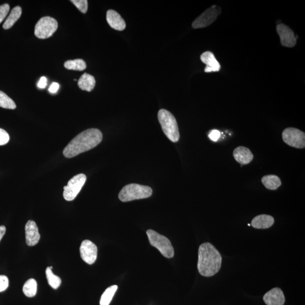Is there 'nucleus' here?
<instances>
[{
    "label": "nucleus",
    "mask_w": 305,
    "mask_h": 305,
    "mask_svg": "<svg viewBox=\"0 0 305 305\" xmlns=\"http://www.w3.org/2000/svg\"><path fill=\"white\" fill-rule=\"evenodd\" d=\"M262 183L264 186L269 190H276L281 185V180L275 175L264 176L262 178Z\"/></svg>",
    "instance_id": "obj_19"
},
{
    "label": "nucleus",
    "mask_w": 305,
    "mask_h": 305,
    "mask_svg": "<svg viewBox=\"0 0 305 305\" xmlns=\"http://www.w3.org/2000/svg\"><path fill=\"white\" fill-rule=\"evenodd\" d=\"M46 272L49 284L55 289L59 288L62 282L61 278L55 275L50 267L47 268Z\"/></svg>",
    "instance_id": "obj_24"
},
{
    "label": "nucleus",
    "mask_w": 305,
    "mask_h": 305,
    "mask_svg": "<svg viewBox=\"0 0 305 305\" xmlns=\"http://www.w3.org/2000/svg\"><path fill=\"white\" fill-rule=\"evenodd\" d=\"M263 300L267 305H284L285 298L280 288H275L267 291L263 296Z\"/></svg>",
    "instance_id": "obj_13"
},
{
    "label": "nucleus",
    "mask_w": 305,
    "mask_h": 305,
    "mask_svg": "<svg viewBox=\"0 0 305 305\" xmlns=\"http://www.w3.org/2000/svg\"><path fill=\"white\" fill-rule=\"evenodd\" d=\"M275 219L272 216L266 214L255 216L251 222V226L256 229H267L272 226Z\"/></svg>",
    "instance_id": "obj_17"
},
{
    "label": "nucleus",
    "mask_w": 305,
    "mask_h": 305,
    "mask_svg": "<svg viewBox=\"0 0 305 305\" xmlns=\"http://www.w3.org/2000/svg\"><path fill=\"white\" fill-rule=\"evenodd\" d=\"M152 189L148 186L138 184L126 185L119 193V198L122 202H129L147 198L152 196Z\"/></svg>",
    "instance_id": "obj_4"
},
{
    "label": "nucleus",
    "mask_w": 305,
    "mask_h": 305,
    "mask_svg": "<svg viewBox=\"0 0 305 305\" xmlns=\"http://www.w3.org/2000/svg\"><path fill=\"white\" fill-rule=\"evenodd\" d=\"M57 28L58 22L54 18L44 17L35 26V35L39 39H47L52 36Z\"/></svg>",
    "instance_id": "obj_6"
},
{
    "label": "nucleus",
    "mask_w": 305,
    "mask_h": 305,
    "mask_svg": "<svg viewBox=\"0 0 305 305\" xmlns=\"http://www.w3.org/2000/svg\"><path fill=\"white\" fill-rule=\"evenodd\" d=\"M277 33L279 35L282 46L288 48H293L296 44V38L294 34L288 26L284 24L277 26Z\"/></svg>",
    "instance_id": "obj_11"
},
{
    "label": "nucleus",
    "mask_w": 305,
    "mask_h": 305,
    "mask_svg": "<svg viewBox=\"0 0 305 305\" xmlns=\"http://www.w3.org/2000/svg\"><path fill=\"white\" fill-rule=\"evenodd\" d=\"M219 251L209 242L203 243L198 249L197 268L203 276L211 277L217 273L222 266Z\"/></svg>",
    "instance_id": "obj_2"
},
{
    "label": "nucleus",
    "mask_w": 305,
    "mask_h": 305,
    "mask_svg": "<svg viewBox=\"0 0 305 305\" xmlns=\"http://www.w3.org/2000/svg\"><path fill=\"white\" fill-rule=\"evenodd\" d=\"M233 155L235 160L242 165L249 164L254 158L253 154L250 150L246 147H242V146L234 150Z\"/></svg>",
    "instance_id": "obj_15"
},
{
    "label": "nucleus",
    "mask_w": 305,
    "mask_h": 305,
    "mask_svg": "<svg viewBox=\"0 0 305 305\" xmlns=\"http://www.w3.org/2000/svg\"><path fill=\"white\" fill-rule=\"evenodd\" d=\"M158 121L165 135L172 142H178L180 134L178 123L175 117L165 109H161L158 113Z\"/></svg>",
    "instance_id": "obj_3"
},
{
    "label": "nucleus",
    "mask_w": 305,
    "mask_h": 305,
    "mask_svg": "<svg viewBox=\"0 0 305 305\" xmlns=\"http://www.w3.org/2000/svg\"><path fill=\"white\" fill-rule=\"evenodd\" d=\"M22 15V8L20 7H16L13 9L11 14L7 18L5 23L4 24L3 28L8 30L13 27L16 22L20 19Z\"/></svg>",
    "instance_id": "obj_20"
},
{
    "label": "nucleus",
    "mask_w": 305,
    "mask_h": 305,
    "mask_svg": "<svg viewBox=\"0 0 305 305\" xmlns=\"http://www.w3.org/2000/svg\"><path fill=\"white\" fill-rule=\"evenodd\" d=\"M10 140V135L5 130L0 129V145L7 144Z\"/></svg>",
    "instance_id": "obj_28"
},
{
    "label": "nucleus",
    "mask_w": 305,
    "mask_h": 305,
    "mask_svg": "<svg viewBox=\"0 0 305 305\" xmlns=\"http://www.w3.org/2000/svg\"><path fill=\"white\" fill-rule=\"evenodd\" d=\"M9 286V279L5 275H0V292L6 290Z\"/></svg>",
    "instance_id": "obj_29"
},
{
    "label": "nucleus",
    "mask_w": 305,
    "mask_h": 305,
    "mask_svg": "<svg viewBox=\"0 0 305 305\" xmlns=\"http://www.w3.org/2000/svg\"><path fill=\"white\" fill-rule=\"evenodd\" d=\"M150 245L156 247L160 253L167 258H171L174 255V249L168 238L152 229L147 231Z\"/></svg>",
    "instance_id": "obj_5"
},
{
    "label": "nucleus",
    "mask_w": 305,
    "mask_h": 305,
    "mask_svg": "<svg viewBox=\"0 0 305 305\" xmlns=\"http://www.w3.org/2000/svg\"><path fill=\"white\" fill-rule=\"evenodd\" d=\"M47 86V79L45 77H43L40 79V81L38 84L39 88L41 89H44Z\"/></svg>",
    "instance_id": "obj_31"
},
{
    "label": "nucleus",
    "mask_w": 305,
    "mask_h": 305,
    "mask_svg": "<svg viewBox=\"0 0 305 305\" xmlns=\"http://www.w3.org/2000/svg\"><path fill=\"white\" fill-rule=\"evenodd\" d=\"M97 247L90 240H84L80 247L82 259L88 264H94L97 257Z\"/></svg>",
    "instance_id": "obj_10"
},
{
    "label": "nucleus",
    "mask_w": 305,
    "mask_h": 305,
    "mask_svg": "<svg viewBox=\"0 0 305 305\" xmlns=\"http://www.w3.org/2000/svg\"><path fill=\"white\" fill-rule=\"evenodd\" d=\"M87 176L83 174H78L69 180L64 187L63 196L66 201H72L77 196L85 185Z\"/></svg>",
    "instance_id": "obj_7"
},
{
    "label": "nucleus",
    "mask_w": 305,
    "mask_h": 305,
    "mask_svg": "<svg viewBox=\"0 0 305 305\" xmlns=\"http://www.w3.org/2000/svg\"><path fill=\"white\" fill-rule=\"evenodd\" d=\"M26 241L28 246L36 245L41 238V235L36 223L33 220H29L26 224Z\"/></svg>",
    "instance_id": "obj_12"
},
{
    "label": "nucleus",
    "mask_w": 305,
    "mask_h": 305,
    "mask_svg": "<svg viewBox=\"0 0 305 305\" xmlns=\"http://www.w3.org/2000/svg\"><path fill=\"white\" fill-rule=\"evenodd\" d=\"M38 284L34 278H30L23 287L24 294L28 297H33L37 293Z\"/></svg>",
    "instance_id": "obj_21"
},
{
    "label": "nucleus",
    "mask_w": 305,
    "mask_h": 305,
    "mask_svg": "<svg viewBox=\"0 0 305 305\" xmlns=\"http://www.w3.org/2000/svg\"><path fill=\"white\" fill-rule=\"evenodd\" d=\"M82 13H86L88 11L87 0H72L71 1Z\"/></svg>",
    "instance_id": "obj_26"
},
{
    "label": "nucleus",
    "mask_w": 305,
    "mask_h": 305,
    "mask_svg": "<svg viewBox=\"0 0 305 305\" xmlns=\"http://www.w3.org/2000/svg\"><path fill=\"white\" fill-rule=\"evenodd\" d=\"M0 107L8 109H15L17 106L11 97L0 91Z\"/></svg>",
    "instance_id": "obj_25"
},
{
    "label": "nucleus",
    "mask_w": 305,
    "mask_h": 305,
    "mask_svg": "<svg viewBox=\"0 0 305 305\" xmlns=\"http://www.w3.org/2000/svg\"><path fill=\"white\" fill-rule=\"evenodd\" d=\"M10 11V6L8 4L0 6V24L6 19Z\"/></svg>",
    "instance_id": "obj_27"
},
{
    "label": "nucleus",
    "mask_w": 305,
    "mask_h": 305,
    "mask_svg": "<svg viewBox=\"0 0 305 305\" xmlns=\"http://www.w3.org/2000/svg\"><path fill=\"white\" fill-rule=\"evenodd\" d=\"M103 140V134L98 129H88L74 138L64 150V155L73 158L88 151L98 145Z\"/></svg>",
    "instance_id": "obj_1"
},
{
    "label": "nucleus",
    "mask_w": 305,
    "mask_h": 305,
    "mask_svg": "<svg viewBox=\"0 0 305 305\" xmlns=\"http://www.w3.org/2000/svg\"><path fill=\"white\" fill-rule=\"evenodd\" d=\"M78 85L82 90L91 92L95 87V79L92 75L85 73L79 79Z\"/></svg>",
    "instance_id": "obj_18"
},
{
    "label": "nucleus",
    "mask_w": 305,
    "mask_h": 305,
    "mask_svg": "<svg viewBox=\"0 0 305 305\" xmlns=\"http://www.w3.org/2000/svg\"><path fill=\"white\" fill-rule=\"evenodd\" d=\"M66 69L71 70L83 71L87 68L86 62L82 59L69 60L64 64Z\"/></svg>",
    "instance_id": "obj_23"
},
{
    "label": "nucleus",
    "mask_w": 305,
    "mask_h": 305,
    "mask_svg": "<svg viewBox=\"0 0 305 305\" xmlns=\"http://www.w3.org/2000/svg\"><path fill=\"white\" fill-rule=\"evenodd\" d=\"M118 289V286L114 285L109 287L107 289L105 290L103 295H102L100 304V305H109L110 302L114 297L115 293H116Z\"/></svg>",
    "instance_id": "obj_22"
},
{
    "label": "nucleus",
    "mask_w": 305,
    "mask_h": 305,
    "mask_svg": "<svg viewBox=\"0 0 305 305\" xmlns=\"http://www.w3.org/2000/svg\"><path fill=\"white\" fill-rule=\"evenodd\" d=\"M200 59L202 63L206 65L204 70L205 73L217 72L220 70V65L213 53L205 52L201 55Z\"/></svg>",
    "instance_id": "obj_14"
},
{
    "label": "nucleus",
    "mask_w": 305,
    "mask_h": 305,
    "mask_svg": "<svg viewBox=\"0 0 305 305\" xmlns=\"http://www.w3.org/2000/svg\"><path fill=\"white\" fill-rule=\"evenodd\" d=\"M282 138L284 142L290 147L297 149L305 147L304 132L295 128H287L282 132Z\"/></svg>",
    "instance_id": "obj_8"
},
{
    "label": "nucleus",
    "mask_w": 305,
    "mask_h": 305,
    "mask_svg": "<svg viewBox=\"0 0 305 305\" xmlns=\"http://www.w3.org/2000/svg\"><path fill=\"white\" fill-rule=\"evenodd\" d=\"M220 136V132L216 130L211 131L209 135V138L214 141H217Z\"/></svg>",
    "instance_id": "obj_30"
},
{
    "label": "nucleus",
    "mask_w": 305,
    "mask_h": 305,
    "mask_svg": "<svg viewBox=\"0 0 305 305\" xmlns=\"http://www.w3.org/2000/svg\"><path fill=\"white\" fill-rule=\"evenodd\" d=\"M220 8L213 6L203 12L194 21L192 24L193 29H201L210 26L217 19L221 13Z\"/></svg>",
    "instance_id": "obj_9"
},
{
    "label": "nucleus",
    "mask_w": 305,
    "mask_h": 305,
    "mask_svg": "<svg viewBox=\"0 0 305 305\" xmlns=\"http://www.w3.org/2000/svg\"><path fill=\"white\" fill-rule=\"evenodd\" d=\"M60 88V85L57 83H53L50 86V88H49V91H50L52 94H55L57 91H58Z\"/></svg>",
    "instance_id": "obj_32"
},
{
    "label": "nucleus",
    "mask_w": 305,
    "mask_h": 305,
    "mask_svg": "<svg viewBox=\"0 0 305 305\" xmlns=\"http://www.w3.org/2000/svg\"><path fill=\"white\" fill-rule=\"evenodd\" d=\"M107 20L110 27L114 30L123 31L126 28L125 20L118 13L113 10H109L107 12Z\"/></svg>",
    "instance_id": "obj_16"
},
{
    "label": "nucleus",
    "mask_w": 305,
    "mask_h": 305,
    "mask_svg": "<svg viewBox=\"0 0 305 305\" xmlns=\"http://www.w3.org/2000/svg\"><path fill=\"white\" fill-rule=\"evenodd\" d=\"M6 232V227L4 226V225H1V226H0V241H1L4 235H5Z\"/></svg>",
    "instance_id": "obj_33"
}]
</instances>
